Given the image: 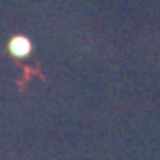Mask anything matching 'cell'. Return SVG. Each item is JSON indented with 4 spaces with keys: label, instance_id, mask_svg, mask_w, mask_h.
I'll return each instance as SVG.
<instances>
[{
    "label": "cell",
    "instance_id": "1",
    "mask_svg": "<svg viewBox=\"0 0 160 160\" xmlns=\"http://www.w3.org/2000/svg\"><path fill=\"white\" fill-rule=\"evenodd\" d=\"M7 48H9V53L14 59H27L30 55V52H32V43L25 36H14L9 41Z\"/></svg>",
    "mask_w": 160,
    "mask_h": 160
}]
</instances>
